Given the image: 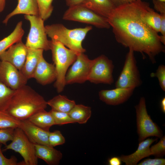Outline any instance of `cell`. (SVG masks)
<instances>
[{
    "label": "cell",
    "instance_id": "6da1fadb",
    "mask_svg": "<svg viewBox=\"0 0 165 165\" xmlns=\"http://www.w3.org/2000/svg\"><path fill=\"white\" fill-rule=\"evenodd\" d=\"M149 4L139 0L116 7L107 18L116 41L145 58L147 54L152 64L155 57L164 52L160 36L146 23L143 14Z\"/></svg>",
    "mask_w": 165,
    "mask_h": 165
},
{
    "label": "cell",
    "instance_id": "7a4b0ae2",
    "mask_svg": "<svg viewBox=\"0 0 165 165\" xmlns=\"http://www.w3.org/2000/svg\"><path fill=\"white\" fill-rule=\"evenodd\" d=\"M44 97L30 86L25 85L15 90L6 110L17 119H28L31 116L47 107Z\"/></svg>",
    "mask_w": 165,
    "mask_h": 165
},
{
    "label": "cell",
    "instance_id": "3957f363",
    "mask_svg": "<svg viewBox=\"0 0 165 165\" xmlns=\"http://www.w3.org/2000/svg\"><path fill=\"white\" fill-rule=\"evenodd\" d=\"M47 36L52 40L58 41L68 49L78 53H84L86 50L82 43L91 26L69 29L63 24H55L45 26Z\"/></svg>",
    "mask_w": 165,
    "mask_h": 165
},
{
    "label": "cell",
    "instance_id": "277c9868",
    "mask_svg": "<svg viewBox=\"0 0 165 165\" xmlns=\"http://www.w3.org/2000/svg\"><path fill=\"white\" fill-rule=\"evenodd\" d=\"M50 50L57 74L54 86L61 93L65 86V76L69 67L76 60L78 53L65 47L60 42L50 40Z\"/></svg>",
    "mask_w": 165,
    "mask_h": 165
},
{
    "label": "cell",
    "instance_id": "5b68a950",
    "mask_svg": "<svg viewBox=\"0 0 165 165\" xmlns=\"http://www.w3.org/2000/svg\"><path fill=\"white\" fill-rule=\"evenodd\" d=\"M11 141L6 145L3 151L10 149L19 153L24 159L20 162V165H38V158L36 155L34 144L20 128L15 129Z\"/></svg>",
    "mask_w": 165,
    "mask_h": 165
},
{
    "label": "cell",
    "instance_id": "8992f818",
    "mask_svg": "<svg viewBox=\"0 0 165 165\" xmlns=\"http://www.w3.org/2000/svg\"><path fill=\"white\" fill-rule=\"evenodd\" d=\"M24 17L29 22L30 26L25 44L26 46L45 51L50 50V40L47 38L44 20L39 15H24Z\"/></svg>",
    "mask_w": 165,
    "mask_h": 165
},
{
    "label": "cell",
    "instance_id": "52a82bcc",
    "mask_svg": "<svg viewBox=\"0 0 165 165\" xmlns=\"http://www.w3.org/2000/svg\"><path fill=\"white\" fill-rule=\"evenodd\" d=\"M63 19L91 24L99 28L110 27L107 18L82 5L69 7L64 13Z\"/></svg>",
    "mask_w": 165,
    "mask_h": 165
},
{
    "label": "cell",
    "instance_id": "ba28073f",
    "mask_svg": "<svg viewBox=\"0 0 165 165\" xmlns=\"http://www.w3.org/2000/svg\"><path fill=\"white\" fill-rule=\"evenodd\" d=\"M135 107L139 141H143L151 136L160 138L162 137L163 135L161 130L148 113L145 98L141 97L138 104Z\"/></svg>",
    "mask_w": 165,
    "mask_h": 165
},
{
    "label": "cell",
    "instance_id": "9c48e42d",
    "mask_svg": "<svg viewBox=\"0 0 165 165\" xmlns=\"http://www.w3.org/2000/svg\"><path fill=\"white\" fill-rule=\"evenodd\" d=\"M134 51L129 49L123 68L115 83L116 87L136 88L142 83Z\"/></svg>",
    "mask_w": 165,
    "mask_h": 165
},
{
    "label": "cell",
    "instance_id": "30bf717a",
    "mask_svg": "<svg viewBox=\"0 0 165 165\" xmlns=\"http://www.w3.org/2000/svg\"><path fill=\"white\" fill-rule=\"evenodd\" d=\"M112 61L106 56L101 55L94 59L87 81L96 84L111 85L114 82Z\"/></svg>",
    "mask_w": 165,
    "mask_h": 165
},
{
    "label": "cell",
    "instance_id": "8fae6325",
    "mask_svg": "<svg viewBox=\"0 0 165 165\" xmlns=\"http://www.w3.org/2000/svg\"><path fill=\"white\" fill-rule=\"evenodd\" d=\"M94 59L90 60L84 53H79L68 70L65 76L66 85L82 83L87 81Z\"/></svg>",
    "mask_w": 165,
    "mask_h": 165
},
{
    "label": "cell",
    "instance_id": "7c38bea8",
    "mask_svg": "<svg viewBox=\"0 0 165 165\" xmlns=\"http://www.w3.org/2000/svg\"><path fill=\"white\" fill-rule=\"evenodd\" d=\"M28 79L21 71L6 61H0V80L16 90L26 85Z\"/></svg>",
    "mask_w": 165,
    "mask_h": 165
},
{
    "label": "cell",
    "instance_id": "4fadbf2b",
    "mask_svg": "<svg viewBox=\"0 0 165 165\" xmlns=\"http://www.w3.org/2000/svg\"><path fill=\"white\" fill-rule=\"evenodd\" d=\"M28 48L22 41L9 47L0 54V61L7 62L20 70L25 62Z\"/></svg>",
    "mask_w": 165,
    "mask_h": 165
},
{
    "label": "cell",
    "instance_id": "5bb4252c",
    "mask_svg": "<svg viewBox=\"0 0 165 165\" xmlns=\"http://www.w3.org/2000/svg\"><path fill=\"white\" fill-rule=\"evenodd\" d=\"M134 88L116 87L112 90H102L99 92L100 99L106 104L117 105L127 101L132 95Z\"/></svg>",
    "mask_w": 165,
    "mask_h": 165
},
{
    "label": "cell",
    "instance_id": "9a60e30c",
    "mask_svg": "<svg viewBox=\"0 0 165 165\" xmlns=\"http://www.w3.org/2000/svg\"><path fill=\"white\" fill-rule=\"evenodd\" d=\"M19 127L34 144L50 146L48 141L50 131L38 127L28 119L20 121Z\"/></svg>",
    "mask_w": 165,
    "mask_h": 165
},
{
    "label": "cell",
    "instance_id": "2e32d148",
    "mask_svg": "<svg viewBox=\"0 0 165 165\" xmlns=\"http://www.w3.org/2000/svg\"><path fill=\"white\" fill-rule=\"evenodd\" d=\"M56 78L54 65L48 62L42 56L35 70L33 78L39 84L46 85L55 81Z\"/></svg>",
    "mask_w": 165,
    "mask_h": 165
},
{
    "label": "cell",
    "instance_id": "e0dca14e",
    "mask_svg": "<svg viewBox=\"0 0 165 165\" xmlns=\"http://www.w3.org/2000/svg\"><path fill=\"white\" fill-rule=\"evenodd\" d=\"M157 139L148 138L140 141L134 152L128 155H122L120 158L126 165H136L142 159L151 155L150 146Z\"/></svg>",
    "mask_w": 165,
    "mask_h": 165
},
{
    "label": "cell",
    "instance_id": "ac0fdd59",
    "mask_svg": "<svg viewBox=\"0 0 165 165\" xmlns=\"http://www.w3.org/2000/svg\"><path fill=\"white\" fill-rule=\"evenodd\" d=\"M16 8L8 14L3 20L6 25L9 20L13 16L20 14L25 15H39V9L36 0H17Z\"/></svg>",
    "mask_w": 165,
    "mask_h": 165
},
{
    "label": "cell",
    "instance_id": "d6986e66",
    "mask_svg": "<svg viewBox=\"0 0 165 165\" xmlns=\"http://www.w3.org/2000/svg\"><path fill=\"white\" fill-rule=\"evenodd\" d=\"M43 50L28 48V52L24 63L20 70L28 80L33 78L35 70L41 57Z\"/></svg>",
    "mask_w": 165,
    "mask_h": 165
},
{
    "label": "cell",
    "instance_id": "ffe728a7",
    "mask_svg": "<svg viewBox=\"0 0 165 165\" xmlns=\"http://www.w3.org/2000/svg\"><path fill=\"white\" fill-rule=\"evenodd\" d=\"M34 145L36 155L38 158L43 160L49 165L59 164L62 157L60 151L50 146L37 144Z\"/></svg>",
    "mask_w": 165,
    "mask_h": 165
},
{
    "label": "cell",
    "instance_id": "44dd1931",
    "mask_svg": "<svg viewBox=\"0 0 165 165\" xmlns=\"http://www.w3.org/2000/svg\"><path fill=\"white\" fill-rule=\"evenodd\" d=\"M82 5L107 19L116 8L109 0H84Z\"/></svg>",
    "mask_w": 165,
    "mask_h": 165
},
{
    "label": "cell",
    "instance_id": "7402d4cb",
    "mask_svg": "<svg viewBox=\"0 0 165 165\" xmlns=\"http://www.w3.org/2000/svg\"><path fill=\"white\" fill-rule=\"evenodd\" d=\"M42 109L35 113L28 119L38 127L46 131L55 125L53 116L50 112Z\"/></svg>",
    "mask_w": 165,
    "mask_h": 165
},
{
    "label": "cell",
    "instance_id": "603a6c76",
    "mask_svg": "<svg viewBox=\"0 0 165 165\" xmlns=\"http://www.w3.org/2000/svg\"><path fill=\"white\" fill-rule=\"evenodd\" d=\"M22 23V21L19 22L12 32L0 41V54L12 45L22 40L24 33Z\"/></svg>",
    "mask_w": 165,
    "mask_h": 165
},
{
    "label": "cell",
    "instance_id": "cb8c5ba5",
    "mask_svg": "<svg viewBox=\"0 0 165 165\" xmlns=\"http://www.w3.org/2000/svg\"><path fill=\"white\" fill-rule=\"evenodd\" d=\"M51 109L68 113L76 104L74 100L68 99L66 96L58 95L47 101Z\"/></svg>",
    "mask_w": 165,
    "mask_h": 165
},
{
    "label": "cell",
    "instance_id": "d4e9b609",
    "mask_svg": "<svg viewBox=\"0 0 165 165\" xmlns=\"http://www.w3.org/2000/svg\"><path fill=\"white\" fill-rule=\"evenodd\" d=\"M68 114L75 123L84 124L91 117V108L82 105L75 104Z\"/></svg>",
    "mask_w": 165,
    "mask_h": 165
},
{
    "label": "cell",
    "instance_id": "484cf974",
    "mask_svg": "<svg viewBox=\"0 0 165 165\" xmlns=\"http://www.w3.org/2000/svg\"><path fill=\"white\" fill-rule=\"evenodd\" d=\"M143 18L146 23L157 33L160 32L161 24V18L160 14L155 12L150 6L145 10Z\"/></svg>",
    "mask_w": 165,
    "mask_h": 165
},
{
    "label": "cell",
    "instance_id": "4316f807",
    "mask_svg": "<svg viewBox=\"0 0 165 165\" xmlns=\"http://www.w3.org/2000/svg\"><path fill=\"white\" fill-rule=\"evenodd\" d=\"M15 91L7 86L0 80V111L6 110Z\"/></svg>",
    "mask_w": 165,
    "mask_h": 165
},
{
    "label": "cell",
    "instance_id": "83f0119b",
    "mask_svg": "<svg viewBox=\"0 0 165 165\" xmlns=\"http://www.w3.org/2000/svg\"><path fill=\"white\" fill-rule=\"evenodd\" d=\"M20 122L6 111H0V129L19 127Z\"/></svg>",
    "mask_w": 165,
    "mask_h": 165
},
{
    "label": "cell",
    "instance_id": "f1b7e54d",
    "mask_svg": "<svg viewBox=\"0 0 165 165\" xmlns=\"http://www.w3.org/2000/svg\"><path fill=\"white\" fill-rule=\"evenodd\" d=\"M38 6L39 16L44 21L51 15L53 10V0H36Z\"/></svg>",
    "mask_w": 165,
    "mask_h": 165
},
{
    "label": "cell",
    "instance_id": "f546056e",
    "mask_svg": "<svg viewBox=\"0 0 165 165\" xmlns=\"http://www.w3.org/2000/svg\"><path fill=\"white\" fill-rule=\"evenodd\" d=\"M50 112L53 116L55 125H61L75 123L68 113L57 111L52 109Z\"/></svg>",
    "mask_w": 165,
    "mask_h": 165
},
{
    "label": "cell",
    "instance_id": "4dcf8cb0",
    "mask_svg": "<svg viewBox=\"0 0 165 165\" xmlns=\"http://www.w3.org/2000/svg\"><path fill=\"white\" fill-rule=\"evenodd\" d=\"M151 155L157 158L163 157L165 154V137L163 136L156 144L150 148Z\"/></svg>",
    "mask_w": 165,
    "mask_h": 165
},
{
    "label": "cell",
    "instance_id": "1f68e13d",
    "mask_svg": "<svg viewBox=\"0 0 165 165\" xmlns=\"http://www.w3.org/2000/svg\"><path fill=\"white\" fill-rule=\"evenodd\" d=\"M48 141L50 146L54 147L63 144L65 140L61 132L58 130H56L52 132H49Z\"/></svg>",
    "mask_w": 165,
    "mask_h": 165
},
{
    "label": "cell",
    "instance_id": "d6a6232c",
    "mask_svg": "<svg viewBox=\"0 0 165 165\" xmlns=\"http://www.w3.org/2000/svg\"><path fill=\"white\" fill-rule=\"evenodd\" d=\"M151 77H156L158 80L159 85L163 91H165V66L160 65L155 73H151Z\"/></svg>",
    "mask_w": 165,
    "mask_h": 165
},
{
    "label": "cell",
    "instance_id": "836d02e7",
    "mask_svg": "<svg viewBox=\"0 0 165 165\" xmlns=\"http://www.w3.org/2000/svg\"><path fill=\"white\" fill-rule=\"evenodd\" d=\"M15 129L10 128L0 129V144L6 146L8 141L13 140Z\"/></svg>",
    "mask_w": 165,
    "mask_h": 165
},
{
    "label": "cell",
    "instance_id": "e575fe53",
    "mask_svg": "<svg viewBox=\"0 0 165 165\" xmlns=\"http://www.w3.org/2000/svg\"><path fill=\"white\" fill-rule=\"evenodd\" d=\"M1 144L0 143V165H20V162L18 163L17 159L14 156L7 158L4 156L1 149Z\"/></svg>",
    "mask_w": 165,
    "mask_h": 165
},
{
    "label": "cell",
    "instance_id": "d590c367",
    "mask_svg": "<svg viewBox=\"0 0 165 165\" xmlns=\"http://www.w3.org/2000/svg\"><path fill=\"white\" fill-rule=\"evenodd\" d=\"M165 164V159L160 158L146 159L138 164L139 165H164Z\"/></svg>",
    "mask_w": 165,
    "mask_h": 165
},
{
    "label": "cell",
    "instance_id": "8d00e7d4",
    "mask_svg": "<svg viewBox=\"0 0 165 165\" xmlns=\"http://www.w3.org/2000/svg\"><path fill=\"white\" fill-rule=\"evenodd\" d=\"M155 9L159 12L160 14L165 13V2L159 0H153Z\"/></svg>",
    "mask_w": 165,
    "mask_h": 165
},
{
    "label": "cell",
    "instance_id": "74e56055",
    "mask_svg": "<svg viewBox=\"0 0 165 165\" xmlns=\"http://www.w3.org/2000/svg\"><path fill=\"white\" fill-rule=\"evenodd\" d=\"M115 7L139 0H109Z\"/></svg>",
    "mask_w": 165,
    "mask_h": 165
},
{
    "label": "cell",
    "instance_id": "f35d334b",
    "mask_svg": "<svg viewBox=\"0 0 165 165\" xmlns=\"http://www.w3.org/2000/svg\"><path fill=\"white\" fill-rule=\"evenodd\" d=\"M67 5L69 7L82 4L84 0H65Z\"/></svg>",
    "mask_w": 165,
    "mask_h": 165
},
{
    "label": "cell",
    "instance_id": "ab89813d",
    "mask_svg": "<svg viewBox=\"0 0 165 165\" xmlns=\"http://www.w3.org/2000/svg\"><path fill=\"white\" fill-rule=\"evenodd\" d=\"M122 161L120 157H113L108 160V163L110 165H120Z\"/></svg>",
    "mask_w": 165,
    "mask_h": 165
},
{
    "label": "cell",
    "instance_id": "60d3db41",
    "mask_svg": "<svg viewBox=\"0 0 165 165\" xmlns=\"http://www.w3.org/2000/svg\"><path fill=\"white\" fill-rule=\"evenodd\" d=\"M160 106L162 111L165 113V97H163L160 102Z\"/></svg>",
    "mask_w": 165,
    "mask_h": 165
},
{
    "label": "cell",
    "instance_id": "b9f144b4",
    "mask_svg": "<svg viewBox=\"0 0 165 165\" xmlns=\"http://www.w3.org/2000/svg\"><path fill=\"white\" fill-rule=\"evenodd\" d=\"M6 0H0V12H2L5 6Z\"/></svg>",
    "mask_w": 165,
    "mask_h": 165
},
{
    "label": "cell",
    "instance_id": "7bdbcfd3",
    "mask_svg": "<svg viewBox=\"0 0 165 165\" xmlns=\"http://www.w3.org/2000/svg\"><path fill=\"white\" fill-rule=\"evenodd\" d=\"M160 0V1H162L165 2V0Z\"/></svg>",
    "mask_w": 165,
    "mask_h": 165
}]
</instances>
